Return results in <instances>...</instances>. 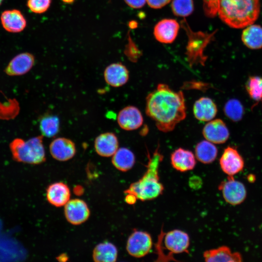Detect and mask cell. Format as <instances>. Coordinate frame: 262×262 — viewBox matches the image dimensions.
I'll use <instances>...</instances> for the list:
<instances>
[{"label": "cell", "instance_id": "obj_1", "mask_svg": "<svg viewBox=\"0 0 262 262\" xmlns=\"http://www.w3.org/2000/svg\"><path fill=\"white\" fill-rule=\"evenodd\" d=\"M146 113L159 131H173L186 116L183 92L175 91L166 84H158L146 98Z\"/></svg>", "mask_w": 262, "mask_h": 262}, {"label": "cell", "instance_id": "obj_2", "mask_svg": "<svg viewBox=\"0 0 262 262\" xmlns=\"http://www.w3.org/2000/svg\"><path fill=\"white\" fill-rule=\"evenodd\" d=\"M260 10L259 0H219L217 14L227 25L238 29L253 24Z\"/></svg>", "mask_w": 262, "mask_h": 262}, {"label": "cell", "instance_id": "obj_3", "mask_svg": "<svg viewBox=\"0 0 262 262\" xmlns=\"http://www.w3.org/2000/svg\"><path fill=\"white\" fill-rule=\"evenodd\" d=\"M147 170L138 180L130 184L124 193H131L142 201L155 199L163 193L164 187L160 181L159 168L163 159L158 147L153 155L148 156Z\"/></svg>", "mask_w": 262, "mask_h": 262}, {"label": "cell", "instance_id": "obj_4", "mask_svg": "<svg viewBox=\"0 0 262 262\" xmlns=\"http://www.w3.org/2000/svg\"><path fill=\"white\" fill-rule=\"evenodd\" d=\"M189 245L190 238L186 232L178 229L164 232L162 228L155 244L156 262L177 261L174 255L188 253Z\"/></svg>", "mask_w": 262, "mask_h": 262}, {"label": "cell", "instance_id": "obj_5", "mask_svg": "<svg viewBox=\"0 0 262 262\" xmlns=\"http://www.w3.org/2000/svg\"><path fill=\"white\" fill-rule=\"evenodd\" d=\"M10 149L14 159L18 162L37 164L46 160L43 135L27 140L16 138L10 144Z\"/></svg>", "mask_w": 262, "mask_h": 262}, {"label": "cell", "instance_id": "obj_6", "mask_svg": "<svg viewBox=\"0 0 262 262\" xmlns=\"http://www.w3.org/2000/svg\"><path fill=\"white\" fill-rule=\"evenodd\" d=\"M181 23L188 36L186 54L189 65L190 66L198 64L204 66L207 58L203 54L204 50L214 33L194 32L190 30L185 20L182 21Z\"/></svg>", "mask_w": 262, "mask_h": 262}, {"label": "cell", "instance_id": "obj_7", "mask_svg": "<svg viewBox=\"0 0 262 262\" xmlns=\"http://www.w3.org/2000/svg\"><path fill=\"white\" fill-rule=\"evenodd\" d=\"M152 244V238L148 232L135 229L127 240L126 250L131 256L139 258L149 252Z\"/></svg>", "mask_w": 262, "mask_h": 262}, {"label": "cell", "instance_id": "obj_8", "mask_svg": "<svg viewBox=\"0 0 262 262\" xmlns=\"http://www.w3.org/2000/svg\"><path fill=\"white\" fill-rule=\"evenodd\" d=\"M218 189L221 191L226 202L232 205L242 203L246 199V190L244 184L228 176L226 180L222 181Z\"/></svg>", "mask_w": 262, "mask_h": 262}, {"label": "cell", "instance_id": "obj_9", "mask_svg": "<svg viewBox=\"0 0 262 262\" xmlns=\"http://www.w3.org/2000/svg\"><path fill=\"white\" fill-rule=\"evenodd\" d=\"M64 213L69 223L74 225H78L88 219L90 212L84 201L75 198L69 200L65 205Z\"/></svg>", "mask_w": 262, "mask_h": 262}, {"label": "cell", "instance_id": "obj_10", "mask_svg": "<svg viewBox=\"0 0 262 262\" xmlns=\"http://www.w3.org/2000/svg\"><path fill=\"white\" fill-rule=\"evenodd\" d=\"M219 163L222 171L228 176L237 174L244 167L243 158L237 149L231 147H228L224 149Z\"/></svg>", "mask_w": 262, "mask_h": 262}, {"label": "cell", "instance_id": "obj_11", "mask_svg": "<svg viewBox=\"0 0 262 262\" xmlns=\"http://www.w3.org/2000/svg\"><path fill=\"white\" fill-rule=\"evenodd\" d=\"M35 63L33 55L29 52L20 53L9 62L4 72L10 76H21L28 73L33 67Z\"/></svg>", "mask_w": 262, "mask_h": 262}, {"label": "cell", "instance_id": "obj_12", "mask_svg": "<svg viewBox=\"0 0 262 262\" xmlns=\"http://www.w3.org/2000/svg\"><path fill=\"white\" fill-rule=\"evenodd\" d=\"M202 134L206 140L216 144L225 143L229 132L225 122L220 119L210 121L204 127Z\"/></svg>", "mask_w": 262, "mask_h": 262}, {"label": "cell", "instance_id": "obj_13", "mask_svg": "<svg viewBox=\"0 0 262 262\" xmlns=\"http://www.w3.org/2000/svg\"><path fill=\"white\" fill-rule=\"evenodd\" d=\"M117 121L119 127L126 131H133L143 124V117L140 110L133 106H128L118 113Z\"/></svg>", "mask_w": 262, "mask_h": 262}, {"label": "cell", "instance_id": "obj_14", "mask_svg": "<svg viewBox=\"0 0 262 262\" xmlns=\"http://www.w3.org/2000/svg\"><path fill=\"white\" fill-rule=\"evenodd\" d=\"M49 151L52 157L59 161H66L72 158L76 154L75 143L65 137L54 139L49 145Z\"/></svg>", "mask_w": 262, "mask_h": 262}, {"label": "cell", "instance_id": "obj_15", "mask_svg": "<svg viewBox=\"0 0 262 262\" xmlns=\"http://www.w3.org/2000/svg\"><path fill=\"white\" fill-rule=\"evenodd\" d=\"M0 19L2 27L10 33H20L25 29L27 25L25 17L17 9L3 11L0 15Z\"/></svg>", "mask_w": 262, "mask_h": 262}, {"label": "cell", "instance_id": "obj_16", "mask_svg": "<svg viewBox=\"0 0 262 262\" xmlns=\"http://www.w3.org/2000/svg\"><path fill=\"white\" fill-rule=\"evenodd\" d=\"M180 25L173 19H164L155 25L154 35L156 39L163 43H171L176 39Z\"/></svg>", "mask_w": 262, "mask_h": 262}, {"label": "cell", "instance_id": "obj_17", "mask_svg": "<svg viewBox=\"0 0 262 262\" xmlns=\"http://www.w3.org/2000/svg\"><path fill=\"white\" fill-rule=\"evenodd\" d=\"M119 142L116 135L111 132L102 133L98 135L94 142L97 153L101 157L112 156L118 148Z\"/></svg>", "mask_w": 262, "mask_h": 262}, {"label": "cell", "instance_id": "obj_18", "mask_svg": "<svg viewBox=\"0 0 262 262\" xmlns=\"http://www.w3.org/2000/svg\"><path fill=\"white\" fill-rule=\"evenodd\" d=\"M106 82L114 87L125 84L129 80V73L127 67L120 63H113L108 66L104 71Z\"/></svg>", "mask_w": 262, "mask_h": 262}, {"label": "cell", "instance_id": "obj_19", "mask_svg": "<svg viewBox=\"0 0 262 262\" xmlns=\"http://www.w3.org/2000/svg\"><path fill=\"white\" fill-rule=\"evenodd\" d=\"M46 196L50 204L55 207H61L65 206L70 200V191L66 183L54 182L48 187Z\"/></svg>", "mask_w": 262, "mask_h": 262}, {"label": "cell", "instance_id": "obj_20", "mask_svg": "<svg viewBox=\"0 0 262 262\" xmlns=\"http://www.w3.org/2000/svg\"><path fill=\"white\" fill-rule=\"evenodd\" d=\"M170 161L173 167L181 172L193 169L196 164L195 155L193 152L181 147L172 152Z\"/></svg>", "mask_w": 262, "mask_h": 262}, {"label": "cell", "instance_id": "obj_21", "mask_svg": "<svg viewBox=\"0 0 262 262\" xmlns=\"http://www.w3.org/2000/svg\"><path fill=\"white\" fill-rule=\"evenodd\" d=\"M217 112V106L213 101L208 97H201L196 100L193 106L195 117L200 121L212 120Z\"/></svg>", "mask_w": 262, "mask_h": 262}, {"label": "cell", "instance_id": "obj_22", "mask_svg": "<svg viewBox=\"0 0 262 262\" xmlns=\"http://www.w3.org/2000/svg\"><path fill=\"white\" fill-rule=\"evenodd\" d=\"M203 257L208 262H240L242 257L239 252H232L227 246H221L216 248L205 251Z\"/></svg>", "mask_w": 262, "mask_h": 262}, {"label": "cell", "instance_id": "obj_23", "mask_svg": "<svg viewBox=\"0 0 262 262\" xmlns=\"http://www.w3.org/2000/svg\"><path fill=\"white\" fill-rule=\"evenodd\" d=\"M117 255L116 247L112 243L105 242L95 247L92 257L96 262H114L116 261Z\"/></svg>", "mask_w": 262, "mask_h": 262}, {"label": "cell", "instance_id": "obj_24", "mask_svg": "<svg viewBox=\"0 0 262 262\" xmlns=\"http://www.w3.org/2000/svg\"><path fill=\"white\" fill-rule=\"evenodd\" d=\"M135 158L133 153L126 147L118 148L112 156V163L118 170L126 172L133 166Z\"/></svg>", "mask_w": 262, "mask_h": 262}, {"label": "cell", "instance_id": "obj_25", "mask_svg": "<svg viewBox=\"0 0 262 262\" xmlns=\"http://www.w3.org/2000/svg\"><path fill=\"white\" fill-rule=\"evenodd\" d=\"M242 40L248 48L253 49L262 48V27L258 25H250L244 29Z\"/></svg>", "mask_w": 262, "mask_h": 262}, {"label": "cell", "instance_id": "obj_26", "mask_svg": "<svg viewBox=\"0 0 262 262\" xmlns=\"http://www.w3.org/2000/svg\"><path fill=\"white\" fill-rule=\"evenodd\" d=\"M195 157L202 163L213 162L217 155V148L213 143L206 140L198 143L195 147Z\"/></svg>", "mask_w": 262, "mask_h": 262}, {"label": "cell", "instance_id": "obj_27", "mask_svg": "<svg viewBox=\"0 0 262 262\" xmlns=\"http://www.w3.org/2000/svg\"><path fill=\"white\" fill-rule=\"evenodd\" d=\"M39 129L42 135L50 138L55 136L60 130V120L55 115H46L39 122Z\"/></svg>", "mask_w": 262, "mask_h": 262}, {"label": "cell", "instance_id": "obj_28", "mask_svg": "<svg viewBox=\"0 0 262 262\" xmlns=\"http://www.w3.org/2000/svg\"><path fill=\"white\" fill-rule=\"evenodd\" d=\"M224 111L226 115L233 121L240 120L244 115V107L236 99L229 100L225 104Z\"/></svg>", "mask_w": 262, "mask_h": 262}, {"label": "cell", "instance_id": "obj_29", "mask_svg": "<svg viewBox=\"0 0 262 262\" xmlns=\"http://www.w3.org/2000/svg\"><path fill=\"white\" fill-rule=\"evenodd\" d=\"M246 88L251 99L256 101L262 100V77H250L246 82Z\"/></svg>", "mask_w": 262, "mask_h": 262}, {"label": "cell", "instance_id": "obj_30", "mask_svg": "<svg viewBox=\"0 0 262 262\" xmlns=\"http://www.w3.org/2000/svg\"><path fill=\"white\" fill-rule=\"evenodd\" d=\"M171 8L176 16L185 17L193 12L194 2L193 0H173Z\"/></svg>", "mask_w": 262, "mask_h": 262}, {"label": "cell", "instance_id": "obj_31", "mask_svg": "<svg viewBox=\"0 0 262 262\" xmlns=\"http://www.w3.org/2000/svg\"><path fill=\"white\" fill-rule=\"evenodd\" d=\"M51 0H27V6L35 14H42L49 8Z\"/></svg>", "mask_w": 262, "mask_h": 262}, {"label": "cell", "instance_id": "obj_32", "mask_svg": "<svg viewBox=\"0 0 262 262\" xmlns=\"http://www.w3.org/2000/svg\"><path fill=\"white\" fill-rule=\"evenodd\" d=\"M219 0H203V9L206 16L213 17L218 12Z\"/></svg>", "mask_w": 262, "mask_h": 262}, {"label": "cell", "instance_id": "obj_33", "mask_svg": "<svg viewBox=\"0 0 262 262\" xmlns=\"http://www.w3.org/2000/svg\"><path fill=\"white\" fill-rule=\"evenodd\" d=\"M171 0H147L148 5L154 9H159L168 4Z\"/></svg>", "mask_w": 262, "mask_h": 262}, {"label": "cell", "instance_id": "obj_34", "mask_svg": "<svg viewBox=\"0 0 262 262\" xmlns=\"http://www.w3.org/2000/svg\"><path fill=\"white\" fill-rule=\"evenodd\" d=\"M185 88H188V87H191V88H195L197 89H200L202 90L203 89H207L208 88L209 84L206 83H203L201 82H188V83L185 84V86H184Z\"/></svg>", "mask_w": 262, "mask_h": 262}, {"label": "cell", "instance_id": "obj_35", "mask_svg": "<svg viewBox=\"0 0 262 262\" xmlns=\"http://www.w3.org/2000/svg\"><path fill=\"white\" fill-rule=\"evenodd\" d=\"M126 4L133 8H140L144 6L147 0H124Z\"/></svg>", "mask_w": 262, "mask_h": 262}, {"label": "cell", "instance_id": "obj_36", "mask_svg": "<svg viewBox=\"0 0 262 262\" xmlns=\"http://www.w3.org/2000/svg\"><path fill=\"white\" fill-rule=\"evenodd\" d=\"M126 194L125 197V201L127 204L132 205L135 204L137 198L135 196L131 193H125Z\"/></svg>", "mask_w": 262, "mask_h": 262}, {"label": "cell", "instance_id": "obj_37", "mask_svg": "<svg viewBox=\"0 0 262 262\" xmlns=\"http://www.w3.org/2000/svg\"><path fill=\"white\" fill-rule=\"evenodd\" d=\"M74 193H75V194H77V195H81L82 194L83 191V188L82 187H81L80 186H76L75 189H74Z\"/></svg>", "mask_w": 262, "mask_h": 262}, {"label": "cell", "instance_id": "obj_38", "mask_svg": "<svg viewBox=\"0 0 262 262\" xmlns=\"http://www.w3.org/2000/svg\"><path fill=\"white\" fill-rule=\"evenodd\" d=\"M64 2L67 4L72 3L75 0H62Z\"/></svg>", "mask_w": 262, "mask_h": 262}, {"label": "cell", "instance_id": "obj_39", "mask_svg": "<svg viewBox=\"0 0 262 262\" xmlns=\"http://www.w3.org/2000/svg\"><path fill=\"white\" fill-rule=\"evenodd\" d=\"M3 0H0V5L1 4V3H2Z\"/></svg>", "mask_w": 262, "mask_h": 262}]
</instances>
